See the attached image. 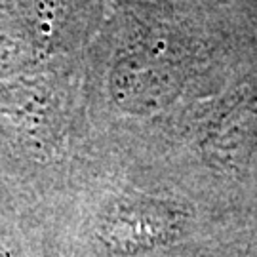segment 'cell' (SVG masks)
Wrapping results in <instances>:
<instances>
[{
	"label": "cell",
	"instance_id": "1",
	"mask_svg": "<svg viewBox=\"0 0 257 257\" xmlns=\"http://www.w3.org/2000/svg\"><path fill=\"white\" fill-rule=\"evenodd\" d=\"M116 95L118 99H136L138 105H155L166 103L170 95L181 84V67L179 63L160 55L158 52H149L147 55H132L114 73Z\"/></svg>",
	"mask_w": 257,
	"mask_h": 257
}]
</instances>
